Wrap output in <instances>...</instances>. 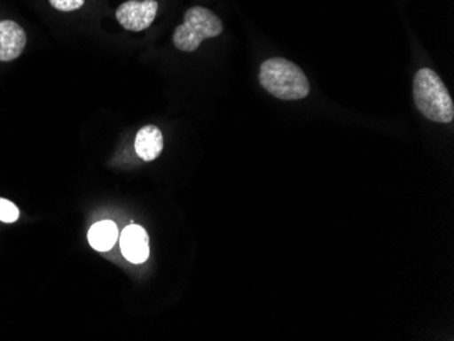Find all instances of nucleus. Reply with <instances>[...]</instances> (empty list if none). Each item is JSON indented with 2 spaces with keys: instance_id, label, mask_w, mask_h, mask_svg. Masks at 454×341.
<instances>
[{
  "instance_id": "nucleus-5",
  "label": "nucleus",
  "mask_w": 454,
  "mask_h": 341,
  "mask_svg": "<svg viewBox=\"0 0 454 341\" xmlns=\"http://www.w3.org/2000/svg\"><path fill=\"white\" fill-rule=\"evenodd\" d=\"M120 249L129 263H145L150 256L149 234L142 226H127L120 236Z\"/></svg>"
},
{
  "instance_id": "nucleus-8",
  "label": "nucleus",
  "mask_w": 454,
  "mask_h": 341,
  "mask_svg": "<svg viewBox=\"0 0 454 341\" xmlns=\"http://www.w3.org/2000/svg\"><path fill=\"white\" fill-rule=\"evenodd\" d=\"M119 238L116 223L112 221H102L91 226L88 239L91 248L97 252H108L114 248Z\"/></svg>"
},
{
  "instance_id": "nucleus-9",
  "label": "nucleus",
  "mask_w": 454,
  "mask_h": 341,
  "mask_svg": "<svg viewBox=\"0 0 454 341\" xmlns=\"http://www.w3.org/2000/svg\"><path fill=\"white\" fill-rule=\"evenodd\" d=\"M20 218V210L14 203L6 198H0V221L4 223L17 222Z\"/></svg>"
},
{
  "instance_id": "nucleus-7",
  "label": "nucleus",
  "mask_w": 454,
  "mask_h": 341,
  "mask_svg": "<svg viewBox=\"0 0 454 341\" xmlns=\"http://www.w3.org/2000/svg\"><path fill=\"white\" fill-rule=\"evenodd\" d=\"M135 151L140 159L152 162L163 151V135L155 126H146L139 129L135 137Z\"/></svg>"
},
{
  "instance_id": "nucleus-2",
  "label": "nucleus",
  "mask_w": 454,
  "mask_h": 341,
  "mask_svg": "<svg viewBox=\"0 0 454 341\" xmlns=\"http://www.w3.org/2000/svg\"><path fill=\"white\" fill-rule=\"evenodd\" d=\"M414 99L426 119L449 124L454 117L453 99L442 79L431 68H420L414 78Z\"/></svg>"
},
{
  "instance_id": "nucleus-1",
  "label": "nucleus",
  "mask_w": 454,
  "mask_h": 341,
  "mask_svg": "<svg viewBox=\"0 0 454 341\" xmlns=\"http://www.w3.org/2000/svg\"><path fill=\"white\" fill-rule=\"evenodd\" d=\"M259 81L262 88L283 101H298L310 93L305 73L287 58H268L260 66Z\"/></svg>"
},
{
  "instance_id": "nucleus-10",
  "label": "nucleus",
  "mask_w": 454,
  "mask_h": 341,
  "mask_svg": "<svg viewBox=\"0 0 454 341\" xmlns=\"http://www.w3.org/2000/svg\"><path fill=\"white\" fill-rule=\"evenodd\" d=\"M51 6L61 12H71L81 9L85 0H50Z\"/></svg>"
},
{
  "instance_id": "nucleus-3",
  "label": "nucleus",
  "mask_w": 454,
  "mask_h": 341,
  "mask_svg": "<svg viewBox=\"0 0 454 341\" xmlns=\"http://www.w3.org/2000/svg\"><path fill=\"white\" fill-rule=\"evenodd\" d=\"M222 32L223 22L215 12L206 7H191L184 15L183 24L176 27L173 44L183 52H193L204 40L218 37Z\"/></svg>"
},
{
  "instance_id": "nucleus-4",
  "label": "nucleus",
  "mask_w": 454,
  "mask_h": 341,
  "mask_svg": "<svg viewBox=\"0 0 454 341\" xmlns=\"http://www.w3.org/2000/svg\"><path fill=\"white\" fill-rule=\"evenodd\" d=\"M157 12V0H129L116 10L117 22L129 32H143L152 27Z\"/></svg>"
},
{
  "instance_id": "nucleus-6",
  "label": "nucleus",
  "mask_w": 454,
  "mask_h": 341,
  "mask_svg": "<svg viewBox=\"0 0 454 341\" xmlns=\"http://www.w3.org/2000/svg\"><path fill=\"white\" fill-rule=\"evenodd\" d=\"M27 45L24 29L14 21H0V62H12Z\"/></svg>"
}]
</instances>
